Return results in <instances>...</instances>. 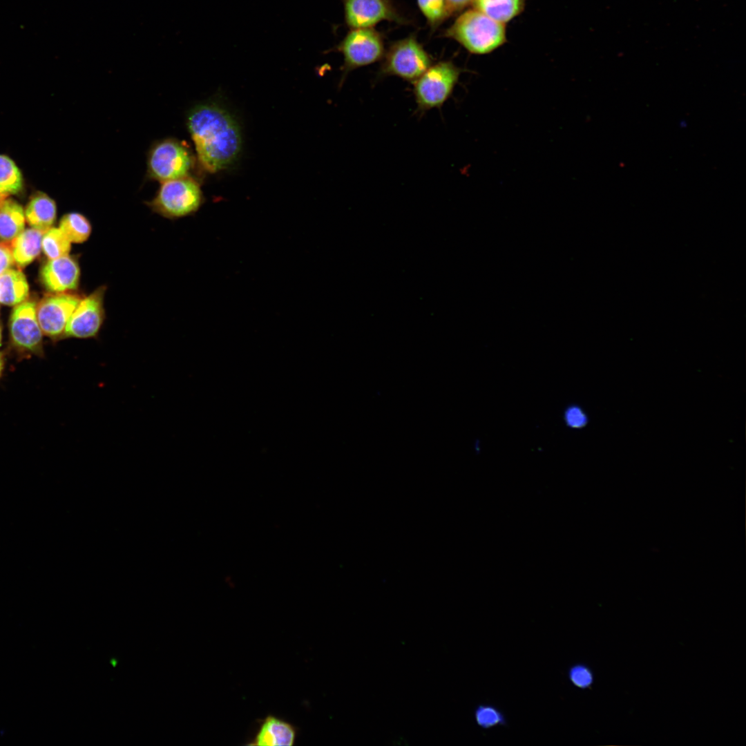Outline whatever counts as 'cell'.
Wrapping results in <instances>:
<instances>
[{
    "mask_svg": "<svg viewBox=\"0 0 746 746\" xmlns=\"http://www.w3.org/2000/svg\"><path fill=\"white\" fill-rule=\"evenodd\" d=\"M565 424L573 429H580L585 427L589 421L586 412L579 405H569L564 412Z\"/></svg>",
    "mask_w": 746,
    "mask_h": 746,
    "instance_id": "cell-25",
    "label": "cell"
},
{
    "mask_svg": "<svg viewBox=\"0 0 746 746\" xmlns=\"http://www.w3.org/2000/svg\"><path fill=\"white\" fill-rule=\"evenodd\" d=\"M186 122L198 160L206 171L218 172L236 159L241 137L226 111L211 104L197 106L189 112Z\"/></svg>",
    "mask_w": 746,
    "mask_h": 746,
    "instance_id": "cell-1",
    "label": "cell"
},
{
    "mask_svg": "<svg viewBox=\"0 0 746 746\" xmlns=\"http://www.w3.org/2000/svg\"><path fill=\"white\" fill-rule=\"evenodd\" d=\"M347 25L354 28H371L382 20L404 23L390 0H343Z\"/></svg>",
    "mask_w": 746,
    "mask_h": 746,
    "instance_id": "cell-11",
    "label": "cell"
},
{
    "mask_svg": "<svg viewBox=\"0 0 746 746\" xmlns=\"http://www.w3.org/2000/svg\"><path fill=\"white\" fill-rule=\"evenodd\" d=\"M1 327H0V345H1Z\"/></svg>",
    "mask_w": 746,
    "mask_h": 746,
    "instance_id": "cell-30",
    "label": "cell"
},
{
    "mask_svg": "<svg viewBox=\"0 0 746 746\" xmlns=\"http://www.w3.org/2000/svg\"><path fill=\"white\" fill-rule=\"evenodd\" d=\"M567 676L570 682L580 689L591 687L594 682L592 669L586 664L577 662L572 664L568 669Z\"/></svg>",
    "mask_w": 746,
    "mask_h": 746,
    "instance_id": "cell-24",
    "label": "cell"
},
{
    "mask_svg": "<svg viewBox=\"0 0 746 746\" xmlns=\"http://www.w3.org/2000/svg\"><path fill=\"white\" fill-rule=\"evenodd\" d=\"M105 285L100 286L81 298L71 314L63 336L88 339L96 338L104 324Z\"/></svg>",
    "mask_w": 746,
    "mask_h": 746,
    "instance_id": "cell-8",
    "label": "cell"
},
{
    "mask_svg": "<svg viewBox=\"0 0 746 746\" xmlns=\"http://www.w3.org/2000/svg\"><path fill=\"white\" fill-rule=\"evenodd\" d=\"M8 195L0 193V205L6 199Z\"/></svg>",
    "mask_w": 746,
    "mask_h": 746,
    "instance_id": "cell-29",
    "label": "cell"
},
{
    "mask_svg": "<svg viewBox=\"0 0 746 746\" xmlns=\"http://www.w3.org/2000/svg\"><path fill=\"white\" fill-rule=\"evenodd\" d=\"M336 50L343 55V78L350 71L373 64L384 55L379 32L372 29L354 28L339 43Z\"/></svg>",
    "mask_w": 746,
    "mask_h": 746,
    "instance_id": "cell-7",
    "label": "cell"
},
{
    "mask_svg": "<svg viewBox=\"0 0 746 746\" xmlns=\"http://www.w3.org/2000/svg\"><path fill=\"white\" fill-rule=\"evenodd\" d=\"M191 156L182 142L174 138L160 140L152 145L147 156L149 178L160 182L187 176Z\"/></svg>",
    "mask_w": 746,
    "mask_h": 746,
    "instance_id": "cell-6",
    "label": "cell"
},
{
    "mask_svg": "<svg viewBox=\"0 0 746 746\" xmlns=\"http://www.w3.org/2000/svg\"><path fill=\"white\" fill-rule=\"evenodd\" d=\"M40 278L44 287L52 293L73 291L78 287L80 279L78 261L68 255L49 259L41 269Z\"/></svg>",
    "mask_w": 746,
    "mask_h": 746,
    "instance_id": "cell-12",
    "label": "cell"
},
{
    "mask_svg": "<svg viewBox=\"0 0 746 746\" xmlns=\"http://www.w3.org/2000/svg\"><path fill=\"white\" fill-rule=\"evenodd\" d=\"M444 34L476 55L490 53L506 41L505 24L474 8L462 13Z\"/></svg>",
    "mask_w": 746,
    "mask_h": 746,
    "instance_id": "cell-2",
    "label": "cell"
},
{
    "mask_svg": "<svg viewBox=\"0 0 746 746\" xmlns=\"http://www.w3.org/2000/svg\"><path fill=\"white\" fill-rule=\"evenodd\" d=\"M59 229L69 241L74 243L84 242L88 239L92 231L89 220L76 212L64 215L60 220Z\"/></svg>",
    "mask_w": 746,
    "mask_h": 746,
    "instance_id": "cell-19",
    "label": "cell"
},
{
    "mask_svg": "<svg viewBox=\"0 0 746 746\" xmlns=\"http://www.w3.org/2000/svg\"><path fill=\"white\" fill-rule=\"evenodd\" d=\"M45 231L37 229L23 231L10 242L15 264L22 268L32 262L40 254Z\"/></svg>",
    "mask_w": 746,
    "mask_h": 746,
    "instance_id": "cell-14",
    "label": "cell"
},
{
    "mask_svg": "<svg viewBox=\"0 0 746 746\" xmlns=\"http://www.w3.org/2000/svg\"><path fill=\"white\" fill-rule=\"evenodd\" d=\"M29 286L25 275L19 269H9L0 275V303L17 305L25 301Z\"/></svg>",
    "mask_w": 746,
    "mask_h": 746,
    "instance_id": "cell-16",
    "label": "cell"
},
{
    "mask_svg": "<svg viewBox=\"0 0 746 746\" xmlns=\"http://www.w3.org/2000/svg\"><path fill=\"white\" fill-rule=\"evenodd\" d=\"M14 264L10 244L0 243V275L10 269Z\"/></svg>",
    "mask_w": 746,
    "mask_h": 746,
    "instance_id": "cell-26",
    "label": "cell"
},
{
    "mask_svg": "<svg viewBox=\"0 0 746 746\" xmlns=\"http://www.w3.org/2000/svg\"><path fill=\"white\" fill-rule=\"evenodd\" d=\"M472 1L473 0H446L450 15L462 10Z\"/></svg>",
    "mask_w": 746,
    "mask_h": 746,
    "instance_id": "cell-27",
    "label": "cell"
},
{
    "mask_svg": "<svg viewBox=\"0 0 746 746\" xmlns=\"http://www.w3.org/2000/svg\"><path fill=\"white\" fill-rule=\"evenodd\" d=\"M56 213L55 201L44 193H37L28 202L25 216L32 228L46 231L54 223Z\"/></svg>",
    "mask_w": 746,
    "mask_h": 746,
    "instance_id": "cell-15",
    "label": "cell"
},
{
    "mask_svg": "<svg viewBox=\"0 0 746 746\" xmlns=\"http://www.w3.org/2000/svg\"><path fill=\"white\" fill-rule=\"evenodd\" d=\"M82 297L70 292L44 296L36 305L37 317L43 334L51 338L63 336L66 324Z\"/></svg>",
    "mask_w": 746,
    "mask_h": 746,
    "instance_id": "cell-9",
    "label": "cell"
},
{
    "mask_svg": "<svg viewBox=\"0 0 746 746\" xmlns=\"http://www.w3.org/2000/svg\"><path fill=\"white\" fill-rule=\"evenodd\" d=\"M476 725L483 729H489L497 726H507V719L504 712L494 705L480 703L474 711Z\"/></svg>",
    "mask_w": 746,
    "mask_h": 746,
    "instance_id": "cell-22",
    "label": "cell"
},
{
    "mask_svg": "<svg viewBox=\"0 0 746 746\" xmlns=\"http://www.w3.org/2000/svg\"><path fill=\"white\" fill-rule=\"evenodd\" d=\"M3 368V361L2 357L0 355V376H1V373H2Z\"/></svg>",
    "mask_w": 746,
    "mask_h": 746,
    "instance_id": "cell-28",
    "label": "cell"
},
{
    "mask_svg": "<svg viewBox=\"0 0 746 746\" xmlns=\"http://www.w3.org/2000/svg\"><path fill=\"white\" fill-rule=\"evenodd\" d=\"M417 3L432 28L439 26L450 15L446 0H417Z\"/></svg>",
    "mask_w": 746,
    "mask_h": 746,
    "instance_id": "cell-23",
    "label": "cell"
},
{
    "mask_svg": "<svg viewBox=\"0 0 746 746\" xmlns=\"http://www.w3.org/2000/svg\"><path fill=\"white\" fill-rule=\"evenodd\" d=\"M474 9L505 24L524 10L525 0H473Z\"/></svg>",
    "mask_w": 746,
    "mask_h": 746,
    "instance_id": "cell-17",
    "label": "cell"
},
{
    "mask_svg": "<svg viewBox=\"0 0 746 746\" xmlns=\"http://www.w3.org/2000/svg\"><path fill=\"white\" fill-rule=\"evenodd\" d=\"M10 334L17 348L33 353L41 350L43 332L34 301L25 300L14 308L10 319Z\"/></svg>",
    "mask_w": 746,
    "mask_h": 746,
    "instance_id": "cell-10",
    "label": "cell"
},
{
    "mask_svg": "<svg viewBox=\"0 0 746 746\" xmlns=\"http://www.w3.org/2000/svg\"><path fill=\"white\" fill-rule=\"evenodd\" d=\"M202 200L198 184L186 176L161 182L155 197L147 205L164 218L177 219L198 211Z\"/></svg>",
    "mask_w": 746,
    "mask_h": 746,
    "instance_id": "cell-3",
    "label": "cell"
},
{
    "mask_svg": "<svg viewBox=\"0 0 746 746\" xmlns=\"http://www.w3.org/2000/svg\"><path fill=\"white\" fill-rule=\"evenodd\" d=\"M461 70L452 61L432 64L414 82V95L420 112L440 108L451 97Z\"/></svg>",
    "mask_w": 746,
    "mask_h": 746,
    "instance_id": "cell-4",
    "label": "cell"
},
{
    "mask_svg": "<svg viewBox=\"0 0 746 746\" xmlns=\"http://www.w3.org/2000/svg\"><path fill=\"white\" fill-rule=\"evenodd\" d=\"M383 56L380 77L396 76L413 83L432 64L430 55L414 37L395 41Z\"/></svg>",
    "mask_w": 746,
    "mask_h": 746,
    "instance_id": "cell-5",
    "label": "cell"
},
{
    "mask_svg": "<svg viewBox=\"0 0 746 746\" xmlns=\"http://www.w3.org/2000/svg\"><path fill=\"white\" fill-rule=\"evenodd\" d=\"M23 186L21 172L8 157L0 155V193L8 195L19 193Z\"/></svg>",
    "mask_w": 746,
    "mask_h": 746,
    "instance_id": "cell-20",
    "label": "cell"
},
{
    "mask_svg": "<svg viewBox=\"0 0 746 746\" xmlns=\"http://www.w3.org/2000/svg\"><path fill=\"white\" fill-rule=\"evenodd\" d=\"M70 242L59 228H50L43 235L41 248L48 259L68 255Z\"/></svg>",
    "mask_w": 746,
    "mask_h": 746,
    "instance_id": "cell-21",
    "label": "cell"
},
{
    "mask_svg": "<svg viewBox=\"0 0 746 746\" xmlns=\"http://www.w3.org/2000/svg\"><path fill=\"white\" fill-rule=\"evenodd\" d=\"M25 214L16 201L6 199L0 205V238L13 240L24 229Z\"/></svg>",
    "mask_w": 746,
    "mask_h": 746,
    "instance_id": "cell-18",
    "label": "cell"
},
{
    "mask_svg": "<svg viewBox=\"0 0 746 746\" xmlns=\"http://www.w3.org/2000/svg\"><path fill=\"white\" fill-rule=\"evenodd\" d=\"M296 731L285 720L268 716L262 722L258 731L249 745L260 746H291L294 744Z\"/></svg>",
    "mask_w": 746,
    "mask_h": 746,
    "instance_id": "cell-13",
    "label": "cell"
}]
</instances>
